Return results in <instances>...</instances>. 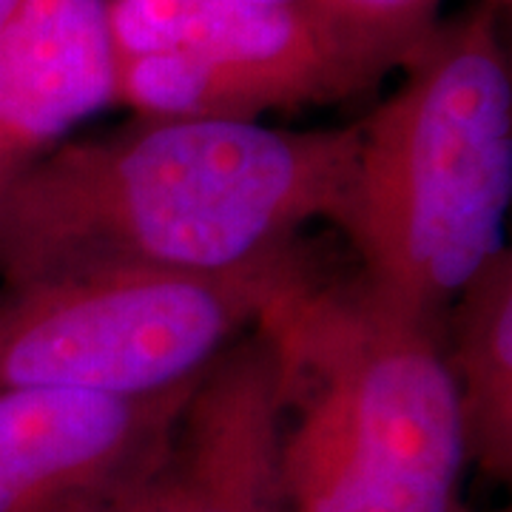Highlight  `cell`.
<instances>
[{
  "instance_id": "52a82bcc",
  "label": "cell",
  "mask_w": 512,
  "mask_h": 512,
  "mask_svg": "<svg viewBox=\"0 0 512 512\" xmlns=\"http://www.w3.org/2000/svg\"><path fill=\"white\" fill-rule=\"evenodd\" d=\"M200 373L137 396L0 393V512H103L157 453Z\"/></svg>"
},
{
  "instance_id": "30bf717a",
  "label": "cell",
  "mask_w": 512,
  "mask_h": 512,
  "mask_svg": "<svg viewBox=\"0 0 512 512\" xmlns=\"http://www.w3.org/2000/svg\"><path fill=\"white\" fill-rule=\"evenodd\" d=\"M441 0H305L319 18H325L370 55L382 69H402L410 52L436 26Z\"/></svg>"
},
{
  "instance_id": "9c48e42d",
  "label": "cell",
  "mask_w": 512,
  "mask_h": 512,
  "mask_svg": "<svg viewBox=\"0 0 512 512\" xmlns=\"http://www.w3.org/2000/svg\"><path fill=\"white\" fill-rule=\"evenodd\" d=\"M444 362L456 387L467 461L512 470V251L498 248L444 316Z\"/></svg>"
},
{
  "instance_id": "3957f363",
  "label": "cell",
  "mask_w": 512,
  "mask_h": 512,
  "mask_svg": "<svg viewBox=\"0 0 512 512\" xmlns=\"http://www.w3.org/2000/svg\"><path fill=\"white\" fill-rule=\"evenodd\" d=\"M498 3L436 23L399 89L362 117L333 225L359 279L444 330L461 288L504 248L512 200V69Z\"/></svg>"
},
{
  "instance_id": "8992f818",
  "label": "cell",
  "mask_w": 512,
  "mask_h": 512,
  "mask_svg": "<svg viewBox=\"0 0 512 512\" xmlns=\"http://www.w3.org/2000/svg\"><path fill=\"white\" fill-rule=\"evenodd\" d=\"M103 512H291L279 370L262 328L202 370L157 453Z\"/></svg>"
},
{
  "instance_id": "7a4b0ae2",
  "label": "cell",
  "mask_w": 512,
  "mask_h": 512,
  "mask_svg": "<svg viewBox=\"0 0 512 512\" xmlns=\"http://www.w3.org/2000/svg\"><path fill=\"white\" fill-rule=\"evenodd\" d=\"M256 328L279 370L291 512H461L467 450L441 328L308 265Z\"/></svg>"
},
{
  "instance_id": "8fae6325",
  "label": "cell",
  "mask_w": 512,
  "mask_h": 512,
  "mask_svg": "<svg viewBox=\"0 0 512 512\" xmlns=\"http://www.w3.org/2000/svg\"><path fill=\"white\" fill-rule=\"evenodd\" d=\"M23 0H0V32H3V26L12 20V15L18 12V6Z\"/></svg>"
},
{
  "instance_id": "5bb4252c",
  "label": "cell",
  "mask_w": 512,
  "mask_h": 512,
  "mask_svg": "<svg viewBox=\"0 0 512 512\" xmlns=\"http://www.w3.org/2000/svg\"><path fill=\"white\" fill-rule=\"evenodd\" d=\"M461 512H464V510H461Z\"/></svg>"
},
{
  "instance_id": "7c38bea8",
  "label": "cell",
  "mask_w": 512,
  "mask_h": 512,
  "mask_svg": "<svg viewBox=\"0 0 512 512\" xmlns=\"http://www.w3.org/2000/svg\"><path fill=\"white\" fill-rule=\"evenodd\" d=\"M251 3H305V0H251Z\"/></svg>"
},
{
  "instance_id": "ba28073f",
  "label": "cell",
  "mask_w": 512,
  "mask_h": 512,
  "mask_svg": "<svg viewBox=\"0 0 512 512\" xmlns=\"http://www.w3.org/2000/svg\"><path fill=\"white\" fill-rule=\"evenodd\" d=\"M109 0H23L0 32V188L114 103Z\"/></svg>"
},
{
  "instance_id": "277c9868",
  "label": "cell",
  "mask_w": 512,
  "mask_h": 512,
  "mask_svg": "<svg viewBox=\"0 0 512 512\" xmlns=\"http://www.w3.org/2000/svg\"><path fill=\"white\" fill-rule=\"evenodd\" d=\"M299 251L214 276L80 271L0 285V393H154L254 328Z\"/></svg>"
},
{
  "instance_id": "6da1fadb",
  "label": "cell",
  "mask_w": 512,
  "mask_h": 512,
  "mask_svg": "<svg viewBox=\"0 0 512 512\" xmlns=\"http://www.w3.org/2000/svg\"><path fill=\"white\" fill-rule=\"evenodd\" d=\"M356 123L285 131L148 120L63 140L0 188V285L80 271L214 276L296 251L333 220Z\"/></svg>"
},
{
  "instance_id": "4fadbf2b",
  "label": "cell",
  "mask_w": 512,
  "mask_h": 512,
  "mask_svg": "<svg viewBox=\"0 0 512 512\" xmlns=\"http://www.w3.org/2000/svg\"><path fill=\"white\" fill-rule=\"evenodd\" d=\"M495 3H498V6H501V3H504V6H507V3H510V0H495Z\"/></svg>"
},
{
  "instance_id": "5b68a950",
  "label": "cell",
  "mask_w": 512,
  "mask_h": 512,
  "mask_svg": "<svg viewBox=\"0 0 512 512\" xmlns=\"http://www.w3.org/2000/svg\"><path fill=\"white\" fill-rule=\"evenodd\" d=\"M114 103L148 120L259 123L370 92L387 69L305 3L109 0Z\"/></svg>"
}]
</instances>
